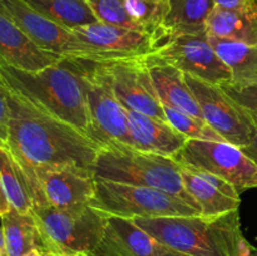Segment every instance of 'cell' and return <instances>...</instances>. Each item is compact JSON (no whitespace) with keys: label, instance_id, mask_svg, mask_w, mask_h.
Masks as SVG:
<instances>
[{"label":"cell","instance_id":"obj_1","mask_svg":"<svg viewBox=\"0 0 257 256\" xmlns=\"http://www.w3.org/2000/svg\"><path fill=\"white\" fill-rule=\"evenodd\" d=\"M5 88V87H4ZM8 140L4 143L30 175L43 166L77 165L92 168L99 146L73 125L47 114L7 89Z\"/></svg>","mask_w":257,"mask_h":256},{"label":"cell","instance_id":"obj_2","mask_svg":"<svg viewBox=\"0 0 257 256\" xmlns=\"http://www.w3.org/2000/svg\"><path fill=\"white\" fill-rule=\"evenodd\" d=\"M0 83L38 109L88 136L84 83L70 58L38 72L18 69L0 59Z\"/></svg>","mask_w":257,"mask_h":256},{"label":"cell","instance_id":"obj_3","mask_svg":"<svg viewBox=\"0 0 257 256\" xmlns=\"http://www.w3.org/2000/svg\"><path fill=\"white\" fill-rule=\"evenodd\" d=\"M163 246L191 256H257L242 235L238 210L217 216L133 218Z\"/></svg>","mask_w":257,"mask_h":256},{"label":"cell","instance_id":"obj_4","mask_svg":"<svg viewBox=\"0 0 257 256\" xmlns=\"http://www.w3.org/2000/svg\"><path fill=\"white\" fill-rule=\"evenodd\" d=\"M92 171L94 177L100 180L146 186L172 193L201 211L186 191L181 165L171 157L140 151L133 146L110 143L99 147Z\"/></svg>","mask_w":257,"mask_h":256},{"label":"cell","instance_id":"obj_5","mask_svg":"<svg viewBox=\"0 0 257 256\" xmlns=\"http://www.w3.org/2000/svg\"><path fill=\"white\" fill-rule=\"evenodd\" d=\"M33 215L47 252L57 256L92 255L102 240L107 221V213L90 205L69 210L34 206Z\"/></svg>","mask_w":257,"mask_h":256},{"label":"cell","instance_id":"obj_6","mask_svg":"<svg viewBox=\"0 0 257 256\" xmlns=\"http://www.w3.org/2000/svg\"><path fill=\"white\" fill-rule=\"evenodd\" d=\"M82 75L88 107V137L99 147L110 143L132 146L128 132L127 109L113 90L103 62L70 58Z\"/></svg>","mask_w":257,"mask_h":256},{"label":"cell","instance_id":"obj_7","mask_svg":"<svg viewBox=\"0 0 257 256\" xmlns=\"http://www.w3.org/2000/svg\"><path fill=\"white\" fill-rule=\"evenodd\" d=\"M89 205L109 215L127 218L201 215V211L172 193L100 178H95V193Z\"/></svg>","mask_w":257,"mask_h":256},{"label":"cell","instance_id":"obj_8","mask_svg":"<svg viewBox=\"0 0 257 256\" xmlns=\"http://www.w3.org/2000/svg\"><path fill=\"white\" fill-rule=\"evenodd\" d=\"M151 57L177 68L185 74L223 85L232 82L231 72L210 43L207 32L186 33L156 40Z\"/></svg>","mask_w":257,"mask_h":256},{"label":"cell","instance_id":"obj_9","mask_svg":"<svg viewBox=\"0 0 257 256\" xmlns=\"http://www.w3.org/2000/svg\"><path fill=\"white\" fill-rule=\"evenodd\" d=\"M27 177L34 206L69 210L89 205L94 197L95 177L92 168L77 165L43 166Z\"/></svg>","mask_w":257,"mask_h":256},{"label":"cell","instance_id":"obj_10","mask_svg":"<svg viewBox=\"0 0 257 256\" xmlns=\"http://www.w3.org/2000/svg\"><path fill=\"white\" fill-rule=\"evenodd\" d=\"M173 160L182 166L213 173L237 190L257 188V163L240 147L228 142L187 140Z\"/></svg>","mask_w":257,"mask_h":256},{"label":"cell","instance_id":"obj_11","mask_svg":"<svg viewBox=\"0 0 257 256\" xmlns=\"http://www.w3.org/2000/svg\"><path fill=\"white\" fill-rule=\"evenodd\" d=\"M202 117L226 142L243 148L251 143L253 123L250 112L228 97L220 85L185 74Z\"/></svg>","mask_w":257,"mask_h":256},{"label":"cell","instance_id":"obj_12","mask_svg":"<svg viewBox=\"0 0 257 256\" xmlns=\"http://www.w3.org/2000/svg\"><path fill=\"white\" fill-rule=\"evenodd\" d=\"M0 10L42 49L63 58L95 60L92 50L72 30L48 19L24 0H2Z\"/></svg>","mask_w":257,"mask_h":256},{"label":"cell","instance_id":"obj_13","mask_svg":"<svg viewBox=\"0 0 257 256\" xmlns=\"http://www.w3.org/2000/svg\"><path fill=\"white\" fill-rule=\"evenodd\" d=\"M103 64L110 78L115 97L125 109L168 122L153 87L146 57L107 60Z\"/></svg>","mask_w":257,"mask_h":256},{"label":"cell","instance_id":"obj_14","mask_svg":"<svg viewBox=\"0 0 257 256\" xmlns=\"http://www.w3.org/2000/svg\"><path fill=\"white\" fill-rule=\"evenodd\" d=\"M72 32L92 50L95 62L147 57L156 49L152 34L100 22L78 27Z\"/></svg>","mask_w":257,"mask_h":256},{"label":"cell","instance_id":"obj_15","mask_svg":"<svg viewBox=\"0 0 257 256\" xmlns=\"http://www.w3.org/2000/svg\"><path fill=\"white\" fill-rule=\"evenodd\" d=\"M165 250L133 218L107 213L103 237L90 256H158Z\"/></svg>","mask_w":257,"mask_h":256},{"label":"cell","instance_id":"obj_16","mask_svg":"<svg viewBox=\"0 0 257 256\" xmlns=\"http://www.w3.org/2000/svg\"><path fill=\"white\" fill-rule=\"evenodd\" d=\"M0 59L18 69L38 72L58 64L64 58L38 47L0 10Z\"/></svg>","mask_w":257,"mask_h":256},{"label":"cell","instance_id":"obj_17","mask_svg":"<svg viewBox=\"0 0 257 256\" xmlns=\"http://www.w3.org/2000/svg\"><path fill=\"white\" fill-rule=\"evenodd\" d=\"M127 120L131 143L140 151L173 158L188 140L170 122L143 113L127 110Z\"/></svg>","mask_w":257,"mask_h":256},{"label":"cell","instance_id":"obj_18","mask_svg":"<svg viewBox=\"0 0 257 256\" xmlns=\"http://www.w3.org/2000/svg\"><path fill=\"white\" fill-rule=\"evenodd\" d=\"M146 63L153 87L163 107L181 110L203 119L195 95L186 82L185 73L172 65L155 59L151 55L146 57Z\"/></svg>","mask_w":257,"mask_h":256},{"label":"cell","instance_id":"obj_19","mask_svg":"<svg viewBox=\"0 0 257 256\" xmlns=\"http://www.w3.org/2000/svg\"><path fill=\"white\" fill-rule=\"evenodd\" d=\"M208 35L257 47V3L243 9L215 7L206 23Z\"/></svg>","mask_w":257,"mask_h":256},{"label":"cell","instance_id":"obj_20","mask_svg":"<svg viewBox=\"0 0 257 256\" xmlns=\"http://www.w3.org/2000/svg\"><path fill=\"white\" fill-rule=\"evenodd\" d=\"M215 8L213 0H170V10L155 39L186 33H202Z\"/></svg>","mask_w":257,"mask_h":256},{"label":"cell","instance_id":"obj_21","mask_svg":"<svg viewBox=\"0 0 257 256\" xmlns=\"http://www.w3.org/2000/svg\"><path fill=\"white\" fill-rule=\"evenodd\" d=\"M5 236L8 256H24L32 250L47 252L34 215L22 213L10 207L8 212L0 216Z\"/></svg>","mask_w":257,"mask_h":256},{"label":"cell","instance_id":"obj_22","mask_svg":"<svg viewBox=\"0 0 257 256\" xmlns=\"http://www.w3.org/2000/svg\"><path fill=\"white\" fill-rule=\"evenodd\" d=\"M210 37V43L228 67L232 84L248 85L257 83V47L235 40Z\"/></svg>","mask_w":257,"mask_h":256},{"label":"cell","instance_id":"obj_23","mask_svg":"<svg viewBox=\"0 0 257 256\" xmlns=\"http://www.w3.org/2000/svg\"><path fill=\"white\" fill-rule=\"evenodd\" d=\"M181 173L186 191L201 208V215L217 216L238 210L241 200L226 195L191 168L181 165Z\"/></svg>","mask_w":257,"mask_h":256},{"label":"cell","instance_id":"obj_24","mask_svg":"<svg viewBox=\"0 0 257 256\" xmlns=\"http://www.w3.org/2000/svg\"><path fill=\"white\" fill-rule=\"evenodd\" d=\"M0 181L10 206L22 213H32L34 205L29 180L4 143H0Z\"/></svg>","mask_w":257,"mask_h":256},{"label":"cell","instance_id":"obj_25","mask_svg":"<svg viewBox=\"0 0 257 256\" xmlns=\"http://www.w3.org/2000/svg\"><path fill=\"white\" fill-rule=\"evenodd\" d=\"M24 2L48 19L70 30L98 22L87 0H24Z\"/></svg>","mask_w":257,"mask_h":256},{"label":"cell","instance_id":"obj_26","mask_svg":"<svg viewBox=\"0 0 257 256\" xmlns=\"http://www.w3.org/2000/svg\"><path fill=\"white\" fill-rule=\"evenodd\" d=\"M128 13L143 33L155 37L170 10V0H125Z\"/></svg>","mask_w":257,"mask_h":256},{"label":"cell","instance_id":"obj_27","mask_svg":"<svg viewBox=\"0 0 257 256\" xmlns=\"http://www.w3.org/2000/svg\"><path fill=\"white\" fill-rule=\"evenodd\" d=\"M166 118L168 122L188 140H203V141H217L226 142L205 119L197 118L195 115L187 114L181 110L172 108L163 107Z\"/></svg>","mask_w":257,"mask_h":256},{"label":"cell","instance_id":"obj_28","mask_svg":"<svg viewBox=\"0 0 257 256\" xmlns=\"http://www.w3.org/2000/svg\"><path fill=\"white\" fill-rule=\"evenodd\" d=\"M87 2L98 22L142 32L128 13L125 0H87Z\"/></svg>","mask_w":257,"mask_h":256},{"label":"cell","instance_id":"obj_29","mask_svg":"<svg viewBox=\"0 0 257 256\" xmlns=\"http://www.w3.org/2000/svg\"><path fill=\"white\" fill-rule=\"evenodd\" d=\"M223 92L246 109L257 112V83L248 85H236L232 83L220 85Z\"/></svg>","mask_w":257,"mask_h":256},{"label":"cell","instance_id":"obj_30","mask_svg":"<svg viewBox=\"0 0 257 256\" xmlns=\"http://www.w3.org/2000/svg\"><path fill=\"white\" fill-rule=\"evenodd\" d=\"M8 124H9V105H8L7 90L0 83V142L8 140Z\"/></svg>","mask_w":257,"mask_h":256},{"label":"cell","instance_id":"obj_31","mask_svg":"<svg viewBox=\"0 0 257 256\" xmlns=\"http://www.w3.org/2000/svg\"><path fill=\"white\" fill-rule=\"evenodd\" d=\"M250 112L251 118H252V123H253V136L252 140H251V143L246 147L241 148L248 157L251 158L252 161H255L257 163V112H253V110L247 109Z\"/></svg>","mask_w":257,"mask_h":256},{"label":"cell","instance_id":"obj_32","mask_svg":"<svg viewBox=\"0 0 257 256\" xmlns=\"http://www.w3.org/2000/svg\"><path fill=\"white\" fill-rule=\"evenodd\" d=\"M215 7L222 9H243L256 4L257 0H213Z\"/></svg>","mask_w":257,"mask_h":256},{"label":"cell","instance_id":"obj_33","mask_svg":"<svg viewBox=\"0 0 257 256\" xmlns=\"http://www.w3.org/2000/svg\"><path fill=\"white\" fill-rule=\"evenodd\" d=\"M10 203L8 202V198L5 196L4 190H3V186H2V181H0V216L4 215L5 212L10 210Z\"/></svg>","mask_w":257,"mask_h":256},{"label":"cell","instance_id":"obj_34","mask_svg":"<svg viewBox=\"0 0 257 256\" xmlns=\"http://www.w3.org/2000/svg\"><path fill=\"white\" fill-rule=\"evenodd\" d=\"M0 256H8L7 245H5V236H4V230H3L2 220H0Z\"/></svg>","mask_w":257,"mask_h":256},{"label":"cell","instance_id":"obj_35","mask_svg":"<svg viewBox=\"0 0 257 256\" xmlns=\"http://www.w3.org/2000/svg\"><path fill=\"white\" fill-rule=\"evenodd\" d=\"M158 256H191V255H187V253H183V252H180V251H176V250H172V248L166 247V250L163 251V252H161Z\"/></svg>","mask_w":257,"mask_h":256},{"label":"cell","instance_id":"obj_36","mask_svg":"<svg viewBox=\"0 0 257 256\" xmlns=\"http://www.w3.org/2000/svg\"><path fill=\"white\" fill-rule=\"evenodd\" d=\"M24 256H57V255H53L50 252H44V251H40V250H32Z\"/></svg>","mask_w":257,"mask_h":256},{"label":"cell","instance_id":"obj_37","mask_svg":"<svg viewBox=\"0 0 257 256\" xmlns=\"http://www.w3.org/2000/svg\"><path fill=\"white\" fill-rule=\"evenodd\" d=\"M69 256H87V255H69Z\"/></svg>","mask_w":257,"mask_h":256},{"label":"cell","instance_id":"obj_38","mask_svg":"<svg viewBox=\"0 0 257 256\" xmlns=\"http://www.w3.org/2000/svg\"><path fill=\"white\" fill-rule=\"evenodd\" d=\"M0 2H2V0H0Z\"/></svg>","mask_w":257,"mask_h":256},{"label":"cell","instance_id":"obj_39","mask_svg":"<svg viewBox=\"0 0 257 256\" xmlns=\"http://www.w3.org/2000/svg\"><path fill=\"white\" fill-rule=\"evenodd\" d=\"M0 143H2V142H0Z\"/></svg>","mask_w":257,"mask_h":256}]
</instances>
